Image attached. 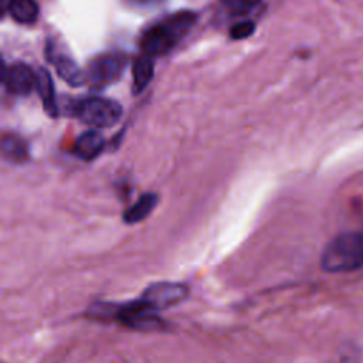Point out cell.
I'll return each mask as SVG.
<instances>
[{
  "mask_svg": "<svg viewBox=\"0 0 363 363\" xmlns=\"http://www.w3.org/2000/svg\"><path fill=\"white\" fill-rule=\"evenodd\" d=\"M95 315L108 316L135 329H156L160 326L159 312L149 306L142 298L123 303H99Z\"/></svg>",
  "mask_w": 363,
  "mask_h": 363,
  "instance_id": "3957f363",
  "label": "cell"
},
{
  "mask_svg": "<svg viewBox=\"0 0 363 363\" xmlns=\"http://www.w3.org/2000/svg\"><path fill=\"white\" fill-rule=\"evenodd\" d=\"M261 0H231L228 1L231 11L234 14H242L247 13L248 10H251L252 7H255Z\"/></svg>",
  "mask_w": 363,
  "mask_h": 363,
  "instance_id": "2e32d148",
  "label": "cell"
},
{
  "mask_svg": "<svg viewBox=\"0 0 363 363\" xmlns=\"http://www.w3.org/2000/svg\"><path fill=\"white\" fill-rule=\"evenodd\" d=\"M77 116L94 128H109L118 123L122 115L119 104L105 98H88L75 105Z\"/></svg>",
  "mask_w": 363,
  "mask_h": 363,
  "instance_id": "277c9868",
  "label": "cell"
},
{
  "mask_svg": "<svg viewBox=\"0 0 363 363\" xmlns=\"http://www.w3.org/2000/svg\"><path fill=\"white\" fill-rule=\"evenodd\" d=\"M125 67V58L121 54H104L94 58L86 71V81L95 86L102 88L119 78Z\"/></svg>",
  "mask_w": 363,
  "mask_h": 363,
  "instance_id": "5b68a950",
  "label": "cell"
},
{
  "mask_svg": "<svg viewBox=\"0 0 363 363\" xmlns=\"http://www.w3.org/2000/svg\"><path fill=\"white\" fill-rule=\"evenodd\" d=\"M1 150L3 155L11 162H23L28 155L26 142L20 136L11 133L3 136Z\"/></svg>",
  "mask_w": 363,
  "mask_h": 363,
  "instance_id": "5bb4252c",
  "label": "cell"
},
{
  "mask_svg": "<svg viewBox=\"0 0 363 363\" xmlns=\"http://www.w3.org/2000/svg\"><path fill=\"white\" fill-rule=\"evenodd\" d=\"M227 1H231V0H227Z\"/></svg>",
  "mask_w": 363,
  "mask_h": 363,
  "instance_id": "ac0fdd59",
  "label": "cell"
},
{
  "mask_svg": "<svg viewBox=\"0 0 363 363\" xmlns=\"http://www.w3.org/2000/svg\"><path fill=\"white\" fill-rule=\"evenodd\" d=\"M197 16L193 11H177L162 21L150 26L140 38L143 54L155 58L164 55L174 48L180 40L191 30Z\"/></svg>",
  "mask_w": 363,
  "mask_h": 363,
  "instance_id": "6da1fadb",
  "label": "cell"
},
{
  "mask_svg": "<svg viewBox=\"0 0 363 363\" xmlns=\"http://www.w3.org/2000/svg\"><path fill=\"white\" fill-rule=\"evenodd\" d=\"M186 296L187 288L180 282H156L149 285L140 298L155 311L160 312L180 303Z\"/></svg>",
  "mask_w": 363,
  "mask_h": 363,
  "instance_id": "8992f818",
  "label": "cell"
},
{
  "mask_svg": "<svg viewBox=\"0 0 363 363\" xmlns=\"http://www.w3.org/2000/svg\"><path fill=\"white\" fill-rule=\"evenodd\" d=\"M9 11L16 21L31 24L37 20L40 10L35 0H10Z\"/></svg>",
  "mask_w": 363,
  "mask_h": 363,
  "instance_id": "4fadbf2b",
  "label": "cell"
},
{
  "mask_svg": "<svg viewBox=\"0 0 363 363\" xmlns=\"http://www.w3.org/2000/svg\"><path fill=\"white\" fill-rule=\"evenodd\" d=\"M157 196L155 193H145L142 194L136 203H133L125 213L123 221L128 224H135L145 220L156 207Z\"/></svg>",
  "mask_w": 363,
  "mask_h": 363,
  "instance_id": "8fae6325",
  "label": "cell"
},
{
  "mask_svg": "<svg viewBox=\"0 0 363 363\" xmlns=\"http://www.w3.org/2000/svg\"><path fill=\"white\" fill-rule=\"evenodd\" d=\"M128 6L135 7L136 10H152L163 3V0H125Z\"/></svg>",
  "mask_w": 363,
  "mask_h": 363,
  "instance_id": "e0dca14e",
  "label": "cell"
},
{
  "mask_svg": "<svg viewBox=\"0 0 363 363\" xmlns=\"http://www.w3.org/2000/svg\"><path fill=\"white\" fill-rule=\"evenodd\" d=\"M37 92L41 98L44 111L50 115V116H57L58 115V106H57V101H55V89H54V82L52 78L50 75V72L47 69L40 68L37 71Z\"/></svg>",
  "mask_w": 363,
  "mask_h": 363,
  "instance_id": "ba28073f",
  "label": "cell"
},
{
  "mask_svg": "<svg viewBox=\"0 0 363 363\" xmlns=\"http://www.w3.org/2000/svg\"><path fill=\"white\" fill-rule=\"evenodd\" d=\"M320 265L328 272H352L363 267V234L345 231L325 247Z\"/></svg>",
  "mask_w": 363,
  "mask_h": 363,
  "instance_id": "7a4b0ae2",
  "label": "cell"
},
{
  "mask_svg": "<svg viewBox=\"0 0 363 363\" xmlns=\"http://www.w3.org/2000/svg\"><path fill=\"white\" fill-rule=\"evenodd\" d=\"M104 145L105 140L101 133L96 130H88L77 139L74 145V153L82 160H92L101 153Z\"/></svg>",
  "mask_w": 363,
  "mask_h": 363,
  "instance_id": "9c48e42d",
  "label": "cell"
},
{
  "mask_svg": "<svg viewBox=\"0 0 363 363\" xmlns=\"http://www.w3.org/2000/svg\"><path fill=\"white\" fill-rule=\"evenodd\" d=\"M155 74V62L153 58L142 54L136 58L132 67V85H133V94L142 92L149 82L152 81Z\"/></svg>",
  "mask_w": 363,
  "mask_h": 363,
  "instance_id": "30bf717a",
  "label": "cell"
},
{
  "mask_svg": "<svg viewBox=\"0 0 363 363\" xmlns=\"http://www.w3.org/2000/svg\"><path fill=\"white\" fill-rule=\"evenodd\" d=\"M55 69L61 79L72 86H81L86 82L85 72L68 57L58 55L55 58Z\"/></svg>",
  "mask_w": 363,
  "mask_h": 363,
  "instance_id": "7c38bea8",
  "label": "cell"
},
{
  "mask_svg": "<svg viewBox=\"0 0 363 363\" xmlns=\"http://www.w3.org/2000/svg\"><path fill=\"white\" fill-rule=\"evenodd\" d=\"M3 82L14 95H28L37 85V72L28 65L17 62L3 71Z\"/></svg>",
  "mask_w": 363,
  "mask_h": 363,
  "instance_id": "52a82bcc",
  "label": "cell"
},
{
  "mask_svg": "<svg viewBox=\"0 0 363 363\" xmlns=\"http://www.w3.org/2000/svg\"><path fill=\"white\" fill-rule=\"evenodd\" d=\"M255 31V23L251 20H242L235 23L230 30V37L234 40H242L250 37Z\"/></svg>",
  "mask_w": 363,
  "mask_h": 363,
  "instance_id": "9a60e30c",
  "label": "cell"
}]
</instances>
